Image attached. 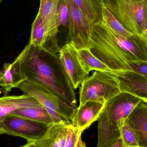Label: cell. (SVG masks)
<instances>
[{
	"label": "cell",
	"instance_id": "cell-11",
	"mask_svg": "<svg viewBox=\"0 0 147 147\" xmlns=\"http://www.w3.org/2000/svg\"><path fill=\"white\" fill-rule=\"evenodd\" d=\"M121 92L130 93L141 99H147V77L131 70L115 72Z\"/></svg>",
	"mask_w": 147,
	"mask_h": 147
},
{
	"label": "cell",
	"instance_id": "cell-7",
	"mask_svg": "<svg viewBox=\"0 0 147 147\" xmlns=\"http://www.w3.org/2000/svg\"><path fill=\"white\" fill-rule=\"evenodd\" d=\"M142 101L130 93L121 92L106 103L103 111L109 128L119 130L129 116Z\"/></svg>",
	"mask_w": 147,
	"mask_h": 147
},
{
	"label": "cell",
	"instance_id": "cell-10",
	"mask_svg": "<svg viewBox=\"0 0 147 147\" xmlns=\"http://www.w3.org/2000/svg\"><path fill=\"white\" fill-rule=\"evenodd\" d=\"M59 1V0H40V5L38 14L42 19L46 30L47 39L45 46H47L59 47L57 35L59 28L57 26L56 22Z\"/></svg>",
	"mask_w": 147,
	"mask_h": 147
},
{
	"label": "cell",
	"instance_id": "cell-31",
	"mask_svg": "<svg viewBox=\"0 0 147 147\" xmlns=\"http://www.w3.org/2000/svg\"><path fill=\"white\" fill-rule=\"evenodd\" d=\"M4 134L3 131V125L2 122L0 121V134Z\"/></svg>",
	"mask_w": 147,
	"mask_h": 147
},
{
	"label": "cell",
	"instance_id": "cell-16",
	"mask_svg": "<svg viewBox=\"0 0 147 147\" xmlns=\"http://www.w3.org/2000/svg\"><path fill=\"white\" fill-rule=\"evenodd\" d=\"M69 126L63 123H53L45 135L34 142L36 147H64Z\"/></svg>",
	"mask_w": 147,
	"mask_h": 147
},
{
	"label": "cell",
	"instance_id": "cell-24",
	"mask_svg": "<svg viewBox=\"0 0 147 147\" xmlns=\"http://www.w3.org/2000/svg\"><path fill=\"white\" fill-rule=\"evenodd\" d=\"M69 14L65 0H59L56 15V22L58 27L63 26L68 28Z\"/></svg>",
	"mask_w": 147,
	"mask_h": 147
},
{
	"label": "cell",
	"instance_id": "cell-28",
	"mask_svg": "<svg viewBox=\"0 0 147 147\" xmlns=\"http://www.w3.org/2000/svg\"><path fill=\"white\" fill-rule=\"evenodd\" d=\"M147 35V4L146 7V11H145V18H144V33L143 37L146 38Z\"/></svg>",
	"mask_w": 147,
	"mask_h": 147
},
{
	"label": "cell",
	"instance_id": "cell-34",
	"mask_svg": "<svg viewBox=\"0 0 147 147\" xmlns=\"http://www.w3.org/2000/svg\"><path fill=\"white\" fill-rule=\"evenodd\" d=\"M142 100L143 102L147 104V99H142Z\"/></svg>",
	"mask_w": 147,
	"mask_h": 147
},
{
	"label": "cell",
	"instance_id": "cell-13",
	"mask_svg": "<svg viewBox=\"0 0 147 147\" xmlns=\"http://www.w3.org/2000/svg\"><path fill=\"white\" fill-rule=\"evenodd\" d=\"M25 80L17 57L12 63H5L0 69V87L4 96H7L13 88H17Z\"/></svg>",
	"mask_w": 147,
	"mask_h": 147
},
{
	"label": "cell",
	"instance_id": "cell-25",
	"mask_svg": "<svg viewBox=\"0 0 147 147\" xmlns=\"http://www.w3.org/2000/svg\"><path fill=\"white\" fill-rule=\"evenodd\" d=\"M81 134L82 133L78 129L74 127L71 125H69L67 138L64 147H76Z\"/></svg>",
	"mask_w": 147,
	"mask_h": 147
},
{
	"label": "cell",
	"instance_id": "cell-33",
	"mask_svg": "<svg viewBox=\"0 0 147 147\" xmlns=\"http://www.w3.org/2000/svg\"><path fill=\"white\" fill-rule=\"evenodd\" d=\"M144 102V106H145V108H146V110L147 111V104L146 103L144 102Z\"/></svg>",
	"mask_w": 147,
	"mask_h": 147
},
{
	"label": "cell",
	"instance_id": "cell-26",
	"mask_svg": "<svg viewBox=\"0 0 147 147\" xmlns=\"http://www.w3.org/2000/svg\"><path fill=\"white\" fill-rule=\"evenodd\" d=\"M129 66V70L147 77V61H133Z\"/></svg>",
	"mask_w": 147,
	"mask_h": 147
},
{
	"label": "cell",
	"instance_id": "cell-30",
	"mask_svg": "<svg viewBox=\"0 0 147 147\" xmlns=\"http://www.w3.org/2000/svg\"><path fill=\"white\" fill-rule=\"evenodd\" d=\"M20 147H36L33 142H28L26 145Z\"/></svg>",
	"mask_w": 147,
	"mask_h": 147
},
{
	"label": "cell",
	"instance_id": "cell-5",
	"mask_svg": "<svg viewBox=\"0 0 147 147\" xmlns=\"http://www.w3.org/2000/svg\"><path fill=\"white\" fill-rule=\"evenodd\" d=\"M104 2L105 6L127 31L143 37L147 0L142 2L104 0Z\"/></svg>",
	"mask_w": 147,
	"mask_h": 147
},
{
	"label": "cell",
	"instance_id": "cell-36",
	"mask_svg": "<svg viewBox=\"0 0 147 147\" xmlns=\"http://www.w3.org/2000/svg\"><path fill=\"white\" fill-rule=\"evenodd\" d=\"M3 0H0V3H1V2Z\"/></svg>",
	"mask_w": 147,
	"mask_h": 147
},
{
	"label": "cell",
	"instance_id": "cell-29",
	"mask_svg": "<svg viewBox=\"0 0 147 147\" xmlns=\"http://www.w3.org/2000/svg\"><path fill=\"white\" fill-rule=\"evenodd\" d=\"M76 147H86L85 143L82 141L81 136H80L79 138Z\"/></svg>",
	"mask_w": 147,
	"mask_h": 147
},
{
	"label": "cell",
	"instance_id": "cell-6",
	"mask_svg": "<svg viewBox=\"0 0 147 147\" xmlns=\"http://www.w3.org/2000/svg\"><path fill=\"white\" fill-rule=\"evenodd\" d=\"M69 14L67 43L77 50L90 49L92 30L94 24L72 0H65Z\"/></svg>",
	"mask_w": 147,
	"mask_h": 147
},
{
	"label": "cell",
	"instance_id": "cell-15",
	"mask_svg": "<svg viewBox=\"0 0 147 147\" xmlns=\"http://www.w3.org/2000/svg\"><path fill=\"white\" fill-rule=\"evenodd\" d=\"M126 121L134 129L140 147H147V111L142 101L129 116Z\"/></svg>",
	"mask_w": 147,
	"mask_h": 147
},
{
	"label": "cell",
	"instance_id": "cell-18",
	"mask_svg": "<svg viewBox=\"0 0 147 147\" xmlns=\"http://www.w3.org/2000/svg\"><path fill=\"white\" fill-rule=\"evenodd\" d=\"M80 60L84 69L89 74L92 70L105 73H115L105 64L94 56L90 49L77 50Z\"/></svg>",
	"mask_w": 147,
	"mask_h": 147
},
{
	"label": "cell",
	"instance_id": "cell-17",
	"mask_svg": "<svg viewBox=\"0 0 147 147\" xmlns=\"http://www.w3.org/2000/svg\"><path fill=\"white\" fill-rule=\"evenodd\" d=\"M93 24L102 23L104 0H72Z\"/></svg>",
	"mask_w": 147,
	"mask_h": 147
},
{
	"label": "cell",
	"instance_id": "cell-22",
	"mask_svg": "<svg viewBox=\"0 0 147 147\" xmlns=\"http://www.w3.org/2000/svg\"><path fill=\"white\" fill-rule=\"evenodd\" d=\"M103 22L115 32L126 38L131 37L134 34L127 30L115 18L111 12L105 6L103 13Z\"/></svg>",
	"mask_w": 147,
	"mask_h": 147
},
{
	"label": "cell",
	"instance_id": "cell-9",
	"mask_svg": "<svg viewBox=\"0 0 147 147\" xmlns=\"http://www.w3.org/2000/svg\"><path fill=\"white\" fill-rule=\"evenodd\" d=\"M59 53L61 63L76 90L87 78L89 74L84 69L77 50L71 44L66 43L60 49Z\"/></svg>",
	"mask_w": 147,
	"mask_h": 147
},
{
	"label": "cell",
	"instance_id": "cell-23",
	"mask_svg": "<svg viewBox=\"0 0 147 147\" xmlns=\"http://www.w3.org/2000/svg\"><path fill=\"white\" fill-rule=\"evenodd\" d=\"M123 147H140L135 131L127 121L120 129Z\"/></svg>",
	"mask_w": 147,
	"mask_h": 147
},
{
	"label": "cell",
	"instance_id": "cell-27",
	"mask_svg": "<svg viewBox=\"0 0 147 147\" xmlns=\"http://www.w3.org/2000/svg\"><path fill=\"white\" fill-rule=\"evenodd\" d=\"M107 147H123V143L121 137L118 138L114 142Z\"/></svg>",
	"mask_w": 147,
	"mask_h": 147
},
{
	"label": "cell",
	"instance_id": "cell-12",
	"mask_svg": "<svg viewBox=\"0 0 147 147\" xmlns=\"http://www.w3.org/2000/svg\"><path fill=\"white\" fill-rule=\"evenodd\" d=\"M105 104L89 101L79 105L74 115L71 126L82 133L96 121L102 113Z\"/></svg>",
	"mask_w": 147,
	"mask_h": 147
},
{
	"label": "cell",
	"instance_id": "cell-35",
	"mask_svg": "<svg viewBox=\"0 0 147 147\" xmlns=\"http://www.w3.org/2000/svg\"><path fill=\"white\" fill-rule=\"evenodd\" d=\"M145 40H146V46L147 47V35L146 36V38H145Z\"/></svg>",
	"mask_w": 147,
	"mask_h": 147
},
{
	"label": "cell",
	"instance_id": "cell-14",
	"mask_svg": "<svg viewBox=\"0 0 147 147\" xmlns=\"http://www.w3.org/2000/svg\"><path fill=\"white\" fill-rule=\"evenodd\" d=\"M41 105L33 97L24 94L20 96H4L0 97V121L19 109L38 107Z\"/></svg>",
	"mask_w": 147,
	"mask_h": 147
},
{
	"label": "cell",
	"instance_id": "cell-21",
	"mask_svg": "<svg viewBox=\"0 0 147 147\" xmlns=\"http://www.w3.org/2000/svg\"><path fill=\"white\" fill-rule=\"evenodd\" d=\"M47 39V34L44 23L38 14L32 25L29 44L36 47H44Z\"/></svg>",
	"mask_w": 147,
	"mask_h": 147
},
{
	"label": "cell",
	"instance_id": "cell-4",
	"mask_svg": "<svg viewBox=\"0 0 147 147\" xmlns=\"http://www.w3.org/2000/svg\"><path fill=\"white\" fill-rule=\"evenodd\" d=\"M121 92L119 81L115 73L95 71L81 84L79 105L89 101L105 104Z\"/></svg>",
	"mask_w": 147,
	"mask_h": 147
},
{
	"label": "cell",
	"instance_id": "cell-8",
	"mask_svg": "<svg viewBox=\"0 0 147 147\" xmlns=\"http://www.w3.org/2000/svg\"><path fill=\"white\" fill-rule=\"evenodd\" d=\"M2 122L4 134L22 137L33 142L41 139L52 124L11 115L6 117Z\"/></svg>",
	"mask_w": 147,
	"mask_h": 147
},
{
	"label": "cell",
	"instance_id": "cell-20",
	"mask_svg": "<svg viewBox=\"0 0 147 147\" xmlns=\"http://www.w3.org/2000/svg\"><path fill=\"white\" fill-rule=\"evenodd\" d=\"M10 115L47 124L53 123L49 113L42 105L19 109Z\"/></svg>",
	"mask_w": 147,
	"mask_h": 147
},
{
	"label": "cell",
	"instance_id": "cell-2",
	"mask_svg": "<svg viewBox=\"0 0 147 147\" xmlns=\"http://www.w3.org/2000/svg\"><path fill=\"white\" fill-rule=\"evenodd\" d=\"M90 51L114 72L129 70L133 61H147L145 38L134 34L126 38L105 23L94 24L92 30Z\"/></svg>",
	"mask_w": 147,
	"mask_h": 147
},
{
	"label": "cell",
	"instance_id": "cell-1",
	"mask_svg": "<svg viewBox=\"0 0 147 147\" xmlns=\"http://www.w3.org/2000/svg\"><path fill=\"white\" fill-rule=\"evenodd\" d=\"M17 58L26 80L44 87L77 108L75 89L56 53L28 44Z\"/></svg>",
	"mask_w": 147,
	"mask_h": 147
},
{
	"label": "cell",
	"instance_id": "cell-3",
	"mask_svg": "<svg viewBox=\"0 0 147 147\" xmlns=\"http://www.w3.org/2000/svg\"><path fill=\"white\" fill-rule=\"evenodd\" d=\"M17 88L35 98L47 110L53 123L71 125L78 107L66 103L47 89L28 80L22 82Z\"/></svg>",
	"mask_w": 147,
	"mask_h": 147
},
{
	"label": "cell",
	"instance_id": "cell-19",
	"mask_svg": "<svg viewBox=\"0 0 147 147\" xmlns=\"http://www.w3.org/2000/svg\"><path fill=\"white\" fill-rule=\"evenodd\" d=\"M98 121V140L97 147H108L121 137L120 129L112 130L109 128L104 111Z\"/></svg>",
	"mask_w": 147,
	"mask_h": 147
},
{
	"label": "cell",
	"instance_id": "cell-32",
	"mask_svg": "<svg viewBox=\"0 0 147 147\" xmlns=\"http://www.w3.org/2000/svg\"><path fill=\"white\" fill-rule=\"evenodd\" d=\"M129 1H132L134 2H142L146 1V0H129Z\"/></svg>",
	"mask_w": 147,
	"mask_h": 147
}]
</instances>
